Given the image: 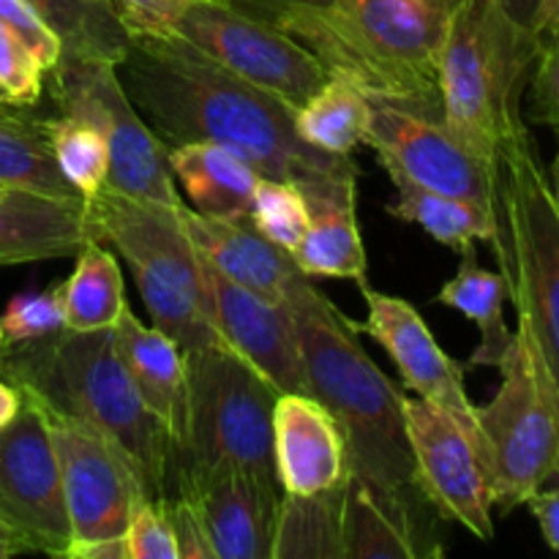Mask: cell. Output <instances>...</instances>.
<instances>
[{"instance_id":"3","label":"cell","mask_w":559,"mask_h":559,"mask_svg":"<svg viewBox=\"0 0 559 559\" xmlns=\"http://www.w3.org/2000/svg\"><path fill=\"white\" fill-rule=\"evenodd\" d=\"M0 374L22 396L96 426L140 469L151 500L167 497L173 437L131 382L112 331H60L3 344Z\"/></svg>"},{"instance_id":"48","label":"cell","mask_w":559,"mask_h":559,"mask_svg":"<svg viewBox=\"0 0 559 559\" xmlns=\"http://www.w3.org/2000/svg\"><path fill=\"white\" fill-rule=\"evenodd\" d=\"M14 555H22V546H20V540H16L14 535H11V530L5 527L3 522H0V559H5V557H14Z\"/></svg>"},{"instance_id":"32","label":"cell","mask_w":559,"mask_h":559,"mask_svg":"<svg viewBox=\"0 0 559 559\" xmlns=\"http://www.w3.org/2000/svg\"><path fill=\"white\" fill-rule=\"evenodd\" d=\"M38 129L60 175L82 200L107 189L109 147L96 126L71 115H58V118L38 120Z\"/></svg>"},{"instance_id":"15","label":"cell","mask_w":559,"mask_h":559,"mask_svg":"<svg viewBox=\"0 0 559 559\" xmlns=\"http://www.w3.org/2000/svg\"><path fill=\"white\" fill-rule=\"evenodd\" d=\"M366 145L385 175H402L424 189L491 207V162L442 118L407 107L371 102Z\"/></svg>"},{"instance_id":"31","label":"cell","mask_w":559,"mask_h":559,"mask_svg":"<svg viewBox=\"0 0 559 559\" xmlns=\"http://www.w3.org/2000/svg\"><path fill=\"white\" fill-rule=\"evenodd\" d=\"M63 41L60 58L118 63L129 47V33L115 20L107 0H31Z\"/></svg>"},{"instance_id":"47","label":"cell","mask_w":559,"mask_h":559,"mask_svg":"<svg viewBox=\"0 0 559 559\" xmlns=\"http://www.w3.org/2000/svg\"><path fill=\"white\" fill-rule=\"evenodd\" d=\"M497 3H500L502 9H506L508 14L519 22V25L533 27L535 11H538L540 0H497Z\"/></svg>"},{"instance_id":"5","label":"cell","mask_w":559,"mask_h":559,"mask_svg":"<svg viewBox=\"0 0 559 559\" xmlns=\"http://www.w3.org/2000/svg\"><path fill=\"white\" fill-rule=\"evenodd\" d=\"M540 38L497 0H464L440 49L442 120L486 158L527 129L524 98Z\"/></svg>"},{"instance_id":"14","label":"cell","mask_w":559,"mask_h":559,"mask_svg":"<svg viewBox=\"0 0 559 559\" xmlns=\"http://www.w3.org/2000/svg\"><path fill=\"white\" fill-rule=\"evenodd\" d=\"M0 522L22 551L66 557L71 524L58 456L41 409L22 396V407L0 429Z\"/></svg>"},{"instance_id":"2","label":"cell","mask_w":559,"mask_h":559,"mask_svg":"<svg viewBox=\"0 0 559 559\" xmlns=\"http://www.w3.org/2000/svg\"><path fill=\"white\" fill-rule=\"evenodd\" d=\"M289 314L298 328L309 396L336 420L347 451V475L364 480L377 500L415 527V502H426L415 484L413 448L404 426V396L360 347L358 331L309 276L289 287Z\"/></svg>"},{"instance_id":"29","label":"cell","mask_w":559,"mask_h":559,"mask_svg":"<svg viewBox=\"0 0 559 559\" xmlns=\"http://www.w3.org/2000/svg\"><path fill=\"white\" fill-rule=\"evenodd\" d=\"M388 178L396 189V197L385 205V211L393 218L418 224L424 233L440 240L442 246H451V249L459 251L480 243V240H486V243L491 240V233H495L491 207L424 189V186L413 183L402 175H388Z\"/></svg>"},{"instance_id":"18","label":"cell","mask_w":559,"mask_h":559,"mask_svg":"<svg viewBox=\"0 0 559 559\" xmlns=\"http://www.w3.org/2000/svg\"><path fill=\"white\" fill-rule=\"evenodd\" d=\"M189 491L211 540L213 559H271L278 522V480L249 473H222L180 480L169 489Z\"/></svg>"},{"instance_id":"34","label":"cell","mask_w":559,"mask_h":559,"mask_svg":"<svg viewBox=\"0 0 559 559\" xmlns=\"http://www.w3.org/2000/svg\"><path fill=\"white\" fill-rule=\"evenodd\" d=\"M246 218L260 235H265L271 243L282 246L293 254L304 240L309 227V205L295 180H278L260 175L251 194L249 213Z\"/></svg>"},{"instance_id":"41","label":"cell","mask_w":559,"mask_h":559,"mask_svg":"<svg viewBox=\"0 0 559 559\" xmlns=\"http://www.w3.org/2000/svg\"><path fill=\"white\" fill-rule=\"evenodd\" d=\"M167 516L173 522L175 538H178V557L180 559H213L211 540H207L205 527H202L200 511L189 491H173L162 497Z\"/></svg>"},{"instance_id":"4","label":"cell","mask_w":559,"mask_h":559,"mask_svg":"<svg viewBox=\"0 0 559 559\" xmlns=\"http://www.w3.org/2000/svg\"><path fill=\"white\" fill-rule=\"evenodd\" d=\"M448 16L429 0H333L289 16L278 31L371 102L442 118L440 49Z\"/></svg>"},{"instance_id":"26","label":"cell","mask_w":559,"mask_h":559,"mask_svg":"<svg viewBox=\"0 0 559 559\" xmlns=\"http://www.w3.org/2000/svg\"><path fill=\"white\" fill-rule=\"evenodd\" d=\"M66 331H112L126 311L123 273L109 246L87 240L80 249L74 271L58 284Z\"/></svg>"},{"instance_id":"37","label":"cell","mask_w":559,"mask_h":559,"mask_svg":"<svg viewBox=\"0 0 559 559\" xmlns=\"http://www.w3.org/2000/svg\"><path fill=\"white\" fill-rule=\"evenodd\" d=\"M123 535L129 559H180L178 538L162 500H142Z\"/></svg>"},{"instance_id":"28","label":"cell","mask_w":559,"mask_h":559,"mask_svg":"<svg viewBox=\"0 0 559 559\" xmlns=\"http://www.w3.org/2000/svg\"><path fill=\"white\" fill-rule=\"evenodd\" d=\"M344 491L282 495L271 559H344Z\"/></svg>"},{"instance_id":"24","label":"cell","mask_w":559,"mask_h":559,"mask_svg":"<svg viewBox=\"0 0 559 559\" xmlns=\"http://www.w3.org/2000/svg\"><path fill=\"white\" fill-rule=\"evenodd\" d=\"M169 169L191 211L218 218H243L260 180V173L246 158L216 142L169 147Z\"/></svg>"},{"instance_id":"13","label":"cell","mask_w":559,"mask_h":559,"mask_svg":"<svg viewBox=\"0 0 559 559\" xmlns=\"http://www.w3.org/2000/svg\"><path fill=\"white\" fill-rule=\"evenodd\" d=\"M175 36L295 109L331 76L289 33L240 14L222 0H197L180 16Z\"/></svg>"},{"instance_id":"50","label":"cell","mask_w":559,"mask_h":559,"mask_svg":"<svg viewBox=\"0 0 559 559\" xmlns=\"http://www.w3.org/2000/svg\"><path fill=\"white\" fill-rule=\"evenodd\" d=\"M25 118V115H20V109L11 107V104H5L3 98H0V120H20Z\"/></svg>"},{"instance_id":"43","label":"cell","mask_w":559,"mask_h":559,"mask_svg":"<svg viewBox=\"0 0 559 559\" xmlns=\"http://www.w3.org/2000/svg\"><path fill=\"white\" fill-rule=\"evenodd\" d=\"M524 506L533 511L535 522H538L540 535H544L546 546L559 555V467L551 475L549 484L540 486Z\"/></svg>"},{"instance_id":"12","label":"cell","mask_w":559,"mask_h":559,"mask_svg":"<svg viewBox=\"0 0 559 559\" xmlns=\"http://www.w3.org/2000/svg\"><path fill=\"white\" fill-rule=\"evenodd\" d=\"M404 426L420 497L475 538H495V495L484 437L420 396H404Z\"/></svg>"},{"instance_id":"16","label":"cell","mask_w":559,"mask_h":559,"mask_svg":"<svg viewBox=\"0 0 559 559\" xmlns=\"http://www.w3.org/2000/svg\"><path fill=\"white\" fill-rule=\"evenodd\" d=\"M202 260V257H200ZM207 309L224 347L254 366L278 393H309L298 328L282 300L229 282L202 260Z\"/></svg>"},{"instance_id":"1","label":"cell","mask_w":559,"mask_h":559,"mask_svg":"<svg viewBox=\"0 0 559 559\" xmlns=\"http://www.w3.org/2000/svg\"><path fill=\"white\" fill-rule=\"evenodd\" d=\"M126 96L164 147L216 142L265 178L300 180L353 158L328 156L295 134V107L218 66L180 36L131 38L115 63Z\"/></svg>"},{"instance_id":"23","label":"cell","mask_w":559,"mask_h":559,"mask_svg":"<svg viewBox=\"0 0 559 559\" xmlns=\"http://www.w3.org/2000/svg\"><path fill=\"white\" fill-rule=\"evenodd\" d=\"M112 336L142 402L162 420L175 448L183 440L189 415V371L183 347L162 328L140 322L129 306L112 328Z\"/></svg>"},{"instance_id":"6","label":"cell","mask_w":559,"mask_h":559,"mask_svg":"<svg viewBox=\"0 0 559 559\" xmlns=\"http://www.w3.org/2000/svg\"><path fill=\"white\" fill-rule=\"evenodd\" d=\"M491 218L500 273L559 396V207L530 126L491 162Z\"/></svg>"},{"instance_id":"33","label":"cell","mask_w":559,"mask_h":559,"mask_svg":"<svg viewBox=\"0 0 559 559\" xmlns=\"http://www.w3.org/2000/svg\"><path fill=\"white\" fill-rule=\"evenodd\" d=\"M0 183L49 197H80L60 175L38 120H0Z\"/></svg>"},{"instance_id":"40","label":"cell","mask_w":559,"mask_h":559,"mask_svg":"<svg viewBox=\"0 0 559 559\" xmlns=\"http://www.w3.org/2000/svg\"><path fill=\"white\" fill-rule=\"evenodd\" d=\"M530 118L540 126L559 129V36L540 41L533 80L527 87Z\"/></svg>"},{"instance_id":"45","label":"cell","mask_w":559,"mask_h":559,"mask_svg":"<svg viewBox=\"0 0 559 559\" xmlns=\"http://www.w3.org/2000/svg\"><path fill=\"white\" fill-rule=\"evenodd\" d=\"M533 31L540 41L559 36V0H540L538 11H535Z\"/></svg>"},{"instance_id":"19","label":"cell","mask_w":559,"mask_h":559,"mask_svg":"<svg viewBox=\"0 0 559 559\" xmlns=\"http://www.w3.org/2000/svg\"><path fill=\"white\" fill-rule=\"evenodd\" d=\"M358 164L309 175L300 186L309 205V227L293 260L309 278H342L366 287L369 257L358 227Z\"/></svg>"},{"instance_id":"30","label":"cell","mask_w":559,"mask_h":559,"mask_svg":"<svg viewBox=\"0 0 559 559\" xmlns=\"http://www.w3.org/2000/svg\"><path fill=\"white\" fill-rule=\"evenodd\" d=\"M418 533L388 511L364 480L347 475L344 491V559H415Z\"/></svg>"},{"instance_id":"35","label":"cell","mask_w":559,"mask_h":559,"mask_svg":"<svg viewBox=\"0 0 559 559\" xmlns=\"http://www.w3.org/2000/svg\"><path fill=\"white\" fill-rule=\"evenodd\" d=\"M47 69L33 49L0 20V98L16 109L41 102Z\"/></svg>"},{"instance_id":"25","label":"cell","mask_w":559,"mask_h":559,"mask_svg":"<svg viewBox=\"0 0 559 559\" xmlns=\"http://www.w3.org/2000/svg\"><path fill=\"white\" fill-rule=\"evenodd\" d=\"M459 254L462 260H459L456 273L442 284L437 304L459 311L478 328L480 344L469 355L464 369H480V366L497 369L513 342V331L502 314V306L508 300V284L500 271H489L480 265L475 246H467Z\"/></svg>"},{"instance_id":"27","label":"cell","mask_w":559,"mask_h":559,"mask_svg":"<svg viewBox=\"0 0 559 559\" xmlns=\"http://www.w3.org/2000/svg\"><path fill=\"white\" fill-rule=\"evenodd\" d=\"M371 118V98L342 76H328L298 109L295 134L314 151L328 156L353 158L366 145Z\"/></svg>"},{"instance_id":"38","label":"cell","mask_w":559,"mask_h":559,"mask_svg":"<svg viewBox=\"0 0 559 559\" xmlns=\"http://www.w3.org/2000/svg\"><path fill=\"white\" fill-rule=\"evenodd\" d=\"M115 20L129 38L140 36H175L180 16L197 0H107Z\"/></svg>"},{"instance_id":"20","label":"cell","mask_w":559,"mask_h":559,"mask_svg":"<svg viewBox=\"0 0 559 559\" xmlns=\"http://www.w3.org/2000/svg\"><path fill=\"white\" fill-rule=\"evenodd\" d=\"M273 467L282 495H320L347 480V451L333 415L309 393L273 404Z\"/></svg>"},{"instance_id":"49","label":"cell","mask_w":559,"mask_h":559,"mask_svg":"<svg viewBox=\"0 0 559 559\" xmlns=\"http://www.w3.org/2000/svg\"><path fill=\"white\" fill-rule=\"evenodd\" d=\"M555 134H557V153H555V162H551V167H546V173H549L551 194H555V202L559 207V129L555 131Z\"/></svg>"},{"instance_id":"22","label":"cell","mask_w":559,"mask_h":559,"mask_svg":"<svg viewBox=\"0 0 559 559\" xmlns=\"http://www.w3.org/2000/svg\"><path fill=\"white\" fill-rule=\"evenodd\" d=\"M93 240L82 197H49L25 189L0 194V267L76 257Z\"/></svg>"},{"instance_id":"39","label":"cell","mask_w":559,"mask_h":559,"mask_svg":"<svg viewBox=\"0 0 559 559\" xmlns=\"http://www.w3.org/2000/svg\"><path fill=\"white\" fill-rule=\"evenodd\" d=\"M0 20L33 49L47 74L58 66L60 55H63V41L31 0H0Z\"/></svg>"},{"instance_id":"8","label":"cell","mask_w":559,"mask_h":559,"mask_svg":"<svg viewBox=\"0 0 559 559\" xmlns=\"http://www.w3.org/2000/svg\"><path fill=\"white\" fill-rule=\"evenodd\" d=\"M186 371L189 415L183 440L173 448L169 489L180 480L222 473L278 480L273 467L276 388L224 344L189 349Z\"/></svg>"},{"instance_id":"42","label":"cell","mask_w":559,"mask_h":559,"mask_svg":"<svg viewBox=\"0 0 559 559\" xmlns=\"http://www.w3.org/2000/svg\"><path fill=\"white\" fill-rule=\"evenodd\" d=\"M222 3L233 5L240 14H249L254 20L267 22V25L282 27L289 16L300 14V11L325 9L333 0H222Z\"/></svg>"},{"instance_id":"51","label":"cell","mask_w":559,"mask_h":559,"mask_svg":"<svg viewBox=\"0 0 559 559\" xmlns=\"http://www.w3.org/2000/svg\"><path fill=\"white\" fill-rule=\"evenodd\" d=\"M429 3L437 5V9H442L445 14H453V11H456L464 0H429Z\"/></svg>"},{"instance_id":"9","label":"cell","mask_w":559,"mask_h":559,"mask_svg":"<svg viewBox=\"0 0 559 559\" xmlns=\"http://www.w3.org/2000/svg\"><path fill=\"white\" fill-rule=\"evenodd\" d=\"M500 388L478 407L495 508L508 516L530 500L559 467V396L527 328L519 322Z\"/></svg>"},{"instance_id":"7","label":"cell","mask_w":559,"mask_h":559,"mask_svg":"<svg viewBox=\"0 0 559 559\" xmlns=\"http://www.w3.org/2000/svg\"><path fill=\"white\" fill-rule=\"evenodd\" d=\"M180 211L112 189L85 200L93 240L123 257L153 325L189 353L222 344V338L211 322L202 260Z\"/></svg>"},{"instance_id":"46","label":"cell","mask_w":559,"mask_h":559,"mask_svg":"<svg viewBox=\"0 0 559 559\" xmlns=\"http://www.w3.org/2000/svg\"><path fill=\"white\" fill-rule=\"evenodd\" d=\"M20 407H22V393L16 391L11 382L0 380V429H3L16 413H20Z\"/></svg>"},{"instance_id":"17","label":"cell","mask_w":559,"mask_h":559,"mask_svg":"<svg viewBox=\"0 0 559 559\" xmlns=\"http://www.w3.org/2000/svg\"><path fill=\"white\" fill-rule=\"evenodd\" d=\"M360 289L366 298V320L358 322L355 331L371 336L385 349L388 358L396 364L407 391L448 409L464 426L480 435L478 407L469 402L467 391H464V371L467 369L440 347L420 311L396 295L377 293L369 284Z\"/></svg>"},{"instance_id":"36","label":"cell","mask_w":559,"mask_h":559,"mask_svg":"<svg viewBox=\"0 0 559 559\" xmlns=\"http://www.w3.org/2000/svg\"><path fill=\"white\" fill-rule=\"evenodd\" d=\"M5 344L36 342L63 331V309H60L58 284L47 289H22L5 306L3 317Z\"/></svg>"},{"instance_id":"10","label":"cell","mask_w":559,"mask_h":559,"mask_svg":"<svg viewBox=\"0 0 559 559\" xmlns=\"http://www.w3.org/2000/svg\"><path fill=\"white\" fill-rule=\"evenodd\" d=\"M49 76L58 112L102 131L109 147L107 189L167 207H186L169 169V151L126 96L115 63L60 58Z\"/></svg>"},{"instance_id":"52","label":"cell","mask_w":559,"mask_h":559,"mask_svg":"<svg viewBox=\"0 0 559 559\" xmlns=\"http://www.w3.org/2000/svg\"><path fill=\"white\" fill-rule=\"evenodd\" d=\"M5 344V333H3V322H0V347Z\"/></svg>"},{"instance_id":"44","label":"cell","mask_w":559,"mask_h":559,"mask_svg":"<svg viewBox=\"0 0 559 559\" xmlns=\"http://www.w3.org/2000/svg\"><path fill=\"white\" fill-rule=\"evenodd\" d=\"M66 557L71 559H129V549H126V535L118 538H98L87 540V544H71Z\"/></svg>"},{"instance_id":"21","label":"cell","mask_w":559,"mask_h":559,"mask_svg":"<svg viewBox=\"0 0 559 559\" xmlns=\"http://www.w3.org/2000/svg\"><path fill=\"white\" fill-rule=\"evenodd\" d=\"M183 227L194 243L197 254L229 282L262 295L287 298L289 287L304 276L298 262L282 246L271 243L251 227L249 218H218L194 213L189 205L180 211Z\"/></svg>"},{"instance_id":"11","label":"cell","mask_w":559,"mask_h":559,"mask_svg":"<svg viewBox=\"0 0 559 559\" xmlns=\"http://www.w3.org/2000/svg\"><path fill=\"white\" fill-rule=\"evenodd\" d=\"M31 402L41 409L52 437L69 511L71 544L123 535L136 506L151 500L140 469L96 426L47 407L36 399Z\"/></svg>"},{"instance_id":"53","label":"cell","mask_w":559,"mask_h":559,"mask_svg":"<svg viewBox=\"0 0 559 559\" xmlns=\"http://www.w3.org/2000/svg\"><path fill=\"white\" fill-rule=\"evenodd\" d=\"M5 189H9V186H3V183H0V194H3V191H5Z\"/></svg>"}]
</instances>
